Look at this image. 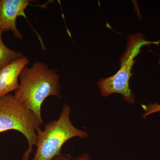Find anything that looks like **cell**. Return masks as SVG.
I'll list each match as a JSON object with an SVG mask.
<instances>
[{
	"label": "cell",
	"instance_id": "5",
	"mask_svg": "<svg viewBox=\"0 0 160 160\" xmlns=\"http://www.w3.org/2000/svg\"><path fill=\"white\" fill-rule=\"evenodd\" d=\"M29 0H0V29L2 32L11 31L16 38L22 40L23 36L17 26L18 18L26 19L25 10L32 6Z\"/></svg>",
	"mask_w": 160,
	"mask_h": 160
},
{
	"label": "cell",
	"instance_id": "4",
	"mask_svg": "<svg viewBox=\"0 0 160 160\" xmlns=\"http://www.w3.org/2000/svg\"><path fill=\"white\" fill-rule=\"evenodd\" d=\"M126 51L121 58V68L112 76L102 78L98 85L102 96H108L112 93L122 94L127 102L133 104L135 95L129 87V81L131 77V70L134 63V58L140 52L142 46L152 42L146 41L144 35L141 33L131 35L128 38Z\"/></svg>",
	"mask_w": 160,
	"mask_h": 160
},
{
	"label": "cell",
	"instance_id": "9",
	"mask_svg": "<svg viewBox=\"0 0 160 160\" xmlns=\"http://www.w3.org/2000/svg\"><path fill=\"white\" fill-rule=\"evenodd\" d=\"M53 160H92L89 154L85 153L75 159H72L68 156L60 154L56 157Z\"/></svg>",
	"mask_w": 160,
	"mask_h": 160
},
{
	"label": "cell",
	"instance_id": "2",
	"mask_svg": "<svg viewBox=\"0 0 160 160\" xmlns=\"http://www.w3.org/2000/svg\"><path fill=\"white\" fill-rule=\"evenodd\" d=\"M43 120L10 94L0 97V133L9 130L19 132L26 138L28 148L22 160H28L37 142V131Z\"/></svg>",
	"mask_w": 160,
	"mask_h": 160
},
{
	"label": "cell",
	"instance_id": "3",
	"mask_svg": "<svg viewBox=\"0 0 160 160\" xmlns=\"http://www.w3.org/2000/svg\"><path fill=\"white\" fill-rule=\"evenodd\" d=\"M71 108L65 105L58 120L46 124L44 130L39 129L37 133L36 152L32 160H53L61 154L64 144L74 137L86 138V132L73 126L70 118Z\"/></svg>",
	"mask_w": 160,
	"mask_h": 160
},
{
	"label": "cell",
	"instance_id": "8",
	"mask_svg": "<svg viewBox=\"0 0 160 160\" xmlns=\"http://www.w3.org/2000/svg\"><path fill=\"white\" fill-rule=\"evenodd\" d=\"M142 106L145 112V114L143 116L144 118H146L148 115L152 113L160 112V105L156 103L154 104L150 103L147 105H142Z\"/></svg>",
	"mask_w": 160,
	"mask_h": 160
},
{
	"label": "cell",
	"instance_id": "6",
	"mask_svg": "<svg viewBox=\"0 0 160 160\" xmlns=\"http://www.w3.org/2000/svg\"><path fill=\"white\" fill-rule=\"evenodd\" d=\"M29 62V59L24 56L0 71V97L9 94L18 89L20 75Z\"/></svg>",
	"mask_w": 160,
	"mask_h": 160
},
{
	"label": "cell",
	"instance_id": "7",
	"mask_svg": "<svg viewBox=\"0 0 160 160\" xmlns=\"http://www.w3.org/2000/svg\"><path fill=\"white\" fill-rule=\"evenodd\" d=\"M0 29V71L7 65L24 56L22 52L9 49L3 42Z\"/></svg>",
	"mask_w": 160,
	"mask_h": 160
},
{
	"label": "cell",
	"instance_id": "1",
	"mask_svg": "<svg viewBox=\"0 0 160 160\" xmlns=\"http://www.w3.org/2000/svg\"><path fill=\"white\" fill-rule=\"evenodd\" d=\"M19 86L14 97L18 102L30 109L42 120L41 109L44 101L49 96L59 97L60 78L54 69L49 68L43 62L26 66L19 76Z\"/></svg>",
	"mask_w": 160,
	"mask_h": 160
}]
</instances>
